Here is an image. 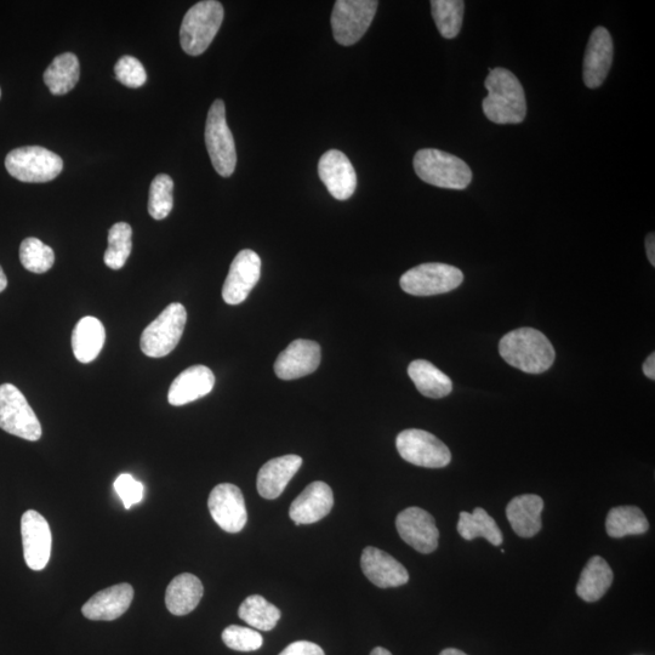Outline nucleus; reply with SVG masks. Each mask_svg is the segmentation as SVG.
I'll use <instances>...</instances> for the list:
<instances>
[{
	"mask_svg": "<svg viewBox=\"0 0 655 655\" xmlns=\"http://www.w3.org/2000/svg\"><path fill=\"white\" fill-rule=\"evenodd\" d=\"M488 96L482 102L484 115L495 124H520L527 116L524 89L515 73L506 68H489L484 82Z\"/></svg>",
	"mask_w": 655,
	"mask_h": 655,
	"instance_id": "1",
	"label": "nucleus"
},
{
	"mask_svg": "<svg viewBox=\"0 0 655 655\" xmlns=\"http://www.w3.org/2000/svg\"><path fill=\"white\" fill-rule=\"evenodd\" d=\"M499 353L511 367L527 374L546 372L556 358L551 341L533 328H520L504 335L499 343Z\"/></svg>",
	"mask_w": 655,
	"mask_h": 655,
	"instance_id": "2",
	"label": "nucleus"
},
{
	"mask_svg": "<svg viewBox=\"0 0 655 655\" xmlns=\"http://www.w3.org/2000/svg\"><path fill=\"white\" fill-rule=\"evenodd\" d=\"M413 165L421 180L441 189L461 191L471 184L469 165L452 153L424 148L415 155Z\"/></svg>",
	"mask_w": 655,
	"mask_h": 655,
	"instance_id": "3",
	"label": "nucleus"
},
{
	"mask_svg": "<svg viewBox=\"0 0 655 655\" xmlns=\"http://www.w3.org/2000/svg\"><path fill=\"white\" fill-rule=\"evenodd\" d=\"M224 7L216 0L199 2L187 11L180 28L181 47L186 54L199 56L212 44L224 21Z\"/></svg>",
	"mask_w": 655,
	"mask_h": 655,
	"instance_id": "4",
	"label": "nucleus"
},
{
	"mask_svg": "<svg viewBox=\"0 0 655 655\" xmlns=\"http://www.w3.org/2000/svg\"><path fill=\"white\" fill-rule=\"evenodd\" d=\"M5 168L16 180L42 184L58 178L64 162L56 153L39 146L16 148L5 158Z\"/></svg>",
	"mask_w": 655,
	"mask_h": 655,
	"instance_id": "5",
	"label": "nucleus"
},
{
	"mask_svg": "<svg viewBox=\"0 0 655 655\" xmlns=\"http://www.w3.org/2000/svg\"><path fill=\"white\" fill-rule=\"evenodd\" d=\"M205 145L216 173L222 178H230L235 173L237 152L235 139L227 125L226 107L222 100H216L208 112Z\"/></svg>",
	"mask_w": 655,
	"mask_h": 655,
	"instance_id": "6",
	"label": "nucleus"
},
{
	"mask_svg": "<svg viewBox=\"0 0 655 655\" xmlns=\"http://www.w3.org/2000/svg\"><path fill=\"white\" fill-rule=\"evenodd\" d=\"M186 322L187 312L184 305L174 303L165 307L161 315L148 324L142 333L141 351L151 358L168 356L180 343Z\"/></svg>",
	"mask_w": 655,
	"mask_h": 655,
	"instance_id": "7",
	"label": "nucleus"
},
{
	"mask_svg": "<svg viewBox=\"0 0 655 655\" xmlns=\"http://www.w3.org/2000/svg\"><path fill=\"white\" fill-rule=\"evenodd\" d=\"M0 429L31 442L42 437L41 421L24 393L11 384L0 385Z\"/></svg>",
	"mask_w": 655,
	"mask_h": 655,
	"instance_id": "8",
	"label": "nucleus"
},
{
	"mask_svg": "<svg viewBox=\"0 0 655 655\" xmlns=\"http://www.w3.org/2000/svg\"><path fill=\"white\" fill-rule=\"evenodd\" d=\"M464 282V273L457 267L429 262L404 273L400 284L403 292L414 296H432L452 292Z\"/></svg>",
	"mask_w": 655,
	"mask_h": 655,
	"instance_id": "9",
	"label": "nucleus"
},
{
	"mask_svg": "<svg viewBox=\"0 0 655 655\" xmlns=\"http://www.w3.org/2000/svg\"><path fill=\"white\" fill-rule=\"evenodd\" d=\"M375 0H338L332 13L333 36L344 47L361 41L378 10Z\"/></svg>",
	"mask_w": 655,
	"mask_h": 655,
	"instance_id": "10",
	"label": "nucleus"
},
{
	"mask_svg": "<svg viewBox=\"0 0 655 655\" xmlns=\"http://www.w3.org/2000/svg\"><path fill=\"white\" fill-rule=\"evenodd\" d=\"M396 447L398 453L408 463L427 469H442L452 460L451 451L446 444L424 430L402 431L397 436Z\"/></svg>",
	"mask_w": 655,
	"mask_h": 655,
	"instance_id": "11",
	"label": "nucleus"
},
{
	"mask_svg": "<svg viewBox=\"0 0 655 655\" xmlns=\"http://www.w3.org/2000/svg\"><path fill=\"white\" fill-rule=\"evenodd\" d=\"M208 508L214 521L227 533L241 532L248 521L246 501L235 484L222 483L209 495Z\"/></svg>",
	"mask_w": 655,
	"mask_h": 655,
	"instance_id": "12",
	"label": "nucleus"
},
{
	"mask_svg": "<svg viewBox=\"0 0 655 655\" xmlns=\"http://www.w3.org/2000/svg\"><path fill=\"white\" fill-rule=\"evenodd\" d=\"M260 276V256L250 249L239 252L232 261L229 275L222 288V298L225 303L233 306L244 303L260 281Z\"/></svg>",
	"mask_w": 655,
	"mask_h": 655,
	"instance_id": "13",
	"label": "nucleus"
},
{
	"mask_svg": "<svg viewBox=\"0 0 655 655\" xmlns=\"http://www.w3.org/2000/svg\"><path fill=\"white\" fill-rule=\"evenodd\" d=\"M398 534L404 543L420 554H431L438 548L440 531L435 518L420 508H408L396 518Z\"/></svg>",
	"mask_w": 655,
	"mask_h": 655,
	"instance_id": "14",
	"label": "nucleus"
},
{
	"mask_svg": "<svg viewBox=\"0 0 655 655\" xmlns=\"http://www.w3.org/2000/svg\"><path fill=\"white\" fill-rule=\"evenodd\" d=\"M21 534L27 566L42 571L48 565L53 544L48 521L37 511L28 510L21 518Z\"/></svg>",
	"mask_w": 655,
	"mask_h": 655,
	"instance_id": "15",
	"label": "nucleus"
},
{
	"mask_svg": "<svg viewBox=\"0 0 655 655\" xmlns=\"http://www.w3.org/2000/svg\"><path fill=\"white\" fill-rule=\"evenodd\" d=\"M613 39L607 28L598 26L592 31L585 50L583 79L586 87L600 88L613 64Z\"/></svg>",
	"mask_w": 655,
	"mask_h": 655,
	"instance_id": "16",
	"label": "nucleus"
},
{
	"mask_svg": "<svg viewBox=\"0 0 655 655\" xmlns=\"http://www.w3.org/2000/svg\"><path fill=\"white\" fill-rule=\"evenodd\" d=\"M318 174L330 195L338 201H346L356 191V170L341 151L330 150L324 153L318 163Z\"/></svg>",
	"mask_w": 655,
	"mask_h": 655,
	"instance_id": "17",
	"label": "nucleus"
},
{
	"mask_svg": "<svg viewBox=\"0 0 655 655\" xmlns=\"http://www.w3.org/2000/svg\"><path fill=\"white\" fill-rule=\"evenodd\" d=\"M321 363V346L315 341L299 339L279 353L275 373L279 379L295 380L316 372Z\"/></svg>",
	"mask_w": 655,
	"mask_h": 655,
	"instance_id": "18",
	"label": "nucleus"
},
{
	"mask_svg": "<svg viewBox=\"0 0 655 655\" xmlns=\"http://www.w3.org/2000/svg\"><path fill=\"white\" fill-rule=\"evenodd\" d=\"M361 567L370 582L381 589L398 588L409 580L408 571L402 563L372 546L363 550Z\"/></svg>",
	"mask_w": 655,
	"mask_h": 655,
	"instance_id": "19",
	"label": "nucleus"
},
{
	"mask_svg": "<svg viewBox=\"0 0 655 655\" xmlns=\"http://www.w3.org/2000/svg\"><path fill=\"white\" fill-rule=\"evenodd\" d=\"M334 505V494L327 483L312 482L290 506L289 516L299 524H312L329 515Z\"/></svg>",
	"mask_w": 655,
	"mask_h": 655,
	"instance_id": "20",
	"label": "nucleus"
},
{
	"mask_svg": "<svg viewBox=\"0 0 655 655\" xmlns=\"http://www.w3.org/2000/svg\"><path fill=\"white\" fill-rule=\"evenodd\" d=\"M134 598L133 586L119 584L101 590L85 603L82 613L95 622H112L128 611Z\"/></svg>",
	"mask_w": 655,
	"mask_h": 655,
	"instance_id": "21",
	"label": "nucleus"
},
{
	"mask_svg": "<svg viewBox=\"0 0 655 655\" xmlns=\"http://www.w3.org/2000/svg\"><path fill=\"white\" fill-rule=\"evenodd\" d=\"M215 385V375L208 367L192 366L170 385L168 401L172 406H185L209 395Z\"/></svg>",
	"mask_w": 655,
	"mask_h": 655,
	"instance_id": "22",
	"label": "nucleus"
},
{
	"mask_svg": "<svg viewBox=\"0 0 655 655\" xmlns=\"http://www.w3.org/2000/svg\"><path fill=\"white\" fill-rule=\"evenodd\" d=\"M303 465L299 455H284L272 459L261 467L258 475V492L262 498L273 500L287 488L290 480Z\"/></svg>",
	"mask_w": 655,
	"mask_h": 655,
	"instance_id": "23",
	"label": "nucleus"
},
{
	"mask_svg": "<svg viewBox=\"0 0 655 655\" xmlns=\"http://www.w3.org/2000/svg\"><path fill=\"white\" fill-rule=\"evenodd\" d=\"M544 511V500L535 494H523L512 499L506 508V517L512 529L522 538H532L540 532L541 514Z\"/></svg>",
	"mask_w": 655,
	"mask_h": 655,
	"instance_id": "24",
	"label": "nucleus"
},
{
	"mask_svg": "<svg viewBox=\"0 0 655 655\" xmlns=\"http://www.w3.org/2000/svg\"><path fill=\"white\" fill-rule=\"evenodd\" d=\"M203 594V584L196 575L180 574L173 579L165 592V605L170 613L181 617L195 611Z\"/></svg>",
	"mask_w": 655,
	"mask_h": 655,
	"instance_id": "25",
	"label": "nucleus"
},
{
	"mask_svg": "<svg viewBox=\"0 0 655 655\" xmlns=\"http://www.w3.org/2000/svg\"><path fill=\"white\" fill-rule=\"evenodd\" d=\"M105 340V327L98 318H82L72 333V350L77 361L84 364L95 361L105 345Z\"/></svg>",
	"mask_w": 655,
	"mask_h": 655,
	"instance_id": "26",
	"label": "nucleus"
},
{
	"mask_svg": "<svg viewBox=\"0 0 655 655\" xmlns=\"http://www.w3.org/2000/svg\"><path fill=\"white\" fill-rule=\"evenodd\" d=\"M613 571L605 558L594 556L583 569L577 585V594L585 602L601 600L613 584Z\"/></svg>",
	"mask_w": 655,
	"mask_h": 655,
	"instance_id": "27",
	"label": "nucleus"
},
{
	"mask_svg": "<svg viewBox=\"0 0 655 655\" xmlns=\"http://www.w3.org/2000/svg\"><path fill=\"white\" fill-rule=\"evenodd\" d=\"M409 378L421 395L429 398L447 397L453 391V383L447 374L425 360L414 361L408 367Z\"/></svg>",
	"mask_w": 655,
	"mask_h": 655,
	"instance_id": "28",
	"label": "nucleus"
},
{
	"mask_svg": "<svg viewBox=\"0 0 655 655\" xmlns=\"http://www.w3.org/2000/svg\"><path fill=\"white\" fill-rule=\"evenodd\" d=\"M81 77V66L76 55L65 53L56 56L47 71L44 72V83L53 95H65L76 87Z\"/></svg>",
	"mask_w": 655,
	"mask_h": 655,
	"instance_id": "29",
	"label": "nucleus"
},
{
	"mask_svg": "<svg viewBox=\"0 0 655 655\" xmlns=\"http://www.w3.org/2000/svg\"><path fill=\"white\" fill-rule=\"evenodd\" d=\"M458 532L465 540L484 538L494 546H500L504 540L497 522L482 508H476L472 514L461 512Z\"/></svg>",
	"mask_w": 655,
	"mask_h": 655,
	"instance_id": "30",
	"label": "nucleus"
},
{
	"mask_svg": "<svg viewBox=\"0 0 655 655\" xmlns=\"http://www.w3.org/2000/svg\"><path fill=\"white\" fill-rule=\"evenodd\" d=\"M609 537L624 538L628 535L645 534L649 523L643 511L637 506H618L609 511L606 521Z\"/></svg>",
	"mask_w": 655,
	"mask_h": 655,
	"instance_id": "31",
	"label": "nucleus"
},
{
	"mask_svg": "<svg viewBox=\"0 0 655 655\" xmlns=\"http://www.w3.org/2000/svg\"><path fill=\"white\" fill-rule=\"evenodd\" d=\"M238 615L250 628L260 631L275 629L281 619V611L260 595L247 597L239 607Z\"/></svg>",
	"mask_w": 655,
	"mask_h": 655,
	"instance_id": "32",
	"label": "nucleus"
},
{
	"mask_svg": "<svg viewBox=\"0 0 655 655\" xmlns=\"http://www.w3.org/2000/svg\"><path fill=\"white\" fill-rule=\"evenodd\" d=\"M432 17L437 30L447 39L458 37L463 27L465 3L463 0H432Z\"/></svg>",
	"mask_w": 655,
	"mask_h": 655,
	"instance_id": "33",
	"label": "nucleus"
},
{
	"mask_svg": "<svg viewBox=\"0 0 655 655\" xmlns=\"http://www.w3.org/2000/svg\"><path fill=\"white\" fill-rule=\"evenodd\" d=\"M133 229L127 222H118L108 232V248L104 261L112 270H121L133 249Z\"/></svg>",
	"mask_w": 655,
	"mask_h": 655,
	"instance_id": "34",
	"label": "nucleus"
},
{
	"mask_svg": "<svg viewBox=\"0 0 655 655\" xmlns=\"http://www.w3.org/2000/svg\"><path fill=\"white\" fill-rule=\"evenodd\" d=\"M20 260L26 270L41 275L54 266L55 253L41 239L30 237L21 243Z\"/></svg>",
	"mask_w": 655,
	"mask_h": 655,
	"instance_id": "35",
	"label": "nucleus"
},
{
	"mask_svg": "<svg viewBox=\"0 0 655 655\" xmlns=\"http://www.w3.org/2000/svg\"><path fill=\"white\" fill-rule=\"evenodd\" d=\"M174 181L167 174H159L152 181L148 213L155 220H163L172 213L174 207Z\"/></svg>",
	"mask_w": 655,
	"mask_h": 655,
	"instance_id": "36",
	"label": "nucleus"
},
{
	"mask_svg": "<svg viewBox=\"0 0 655 655\" xmlns=\"http://www.w3.org/2000/svg\"><path fill=\"white\" fill-rule=\"evenodd\" d=\"M222 641L233 651L254 652L261 648L264 639L260 632L243 628V626L231 625L222 632Z\"/></svg>",
	"mask_w": 655,
	"mask_h": 655,
	"instance_id": "37",
	"label": "nucleus"
},
{
	"mask_svg": "<svg viewBox=\"0 0 655 655\" xmlns=\"http://www.w3.org/2000/svg\"><path fill=\"white\" fill-rule=\"evenodd\" d=\"M115 73L118 81L128 88H140L147 81L145 67L133 56L127 55L119 59L115 66Z\"/></svg>",
	"mask_w": 655,
	"mask_h": 655,
	"instance_id": "38",
	"label": "nucleus"
},
{
	"mask_svg": "<svg viewBox=\"0 0 655 655\" xmlns=\"http://www.w3.org/2000/svg\"><path fill=\"white\" fill-rule=\"evenodd\" d=\"M118 497L122 499L124 508L130 509L144 498V486L129 474H122L115 482Z\"/></svg>",
	"mask_w": 655,
	"mask_h": 655,
	"instance_id": "39",
	"label": "nucleus"
},
{
	"mask_svg": "<svg viewBox=\"0 0 655 655\" xmlns=\"http://www.w3.org/2000/svg\"><path fill=\"white\" fill-rule=\"evenodd\" d=\"M279 655H326L323 652V649L309 641H298L289 645L284 651Z\"/></svg>",
	"mask_w": 655,
	"mask_h": 655,
	"instance_id": "40",
	"label": "nucleus"
},
{
	"mask_svg": "<svg viewBox=\"0 0 655 655\" xmlns=\"http://www.w3.org/2000/svg\"><path fill=\"white\" fill-rule=\"evenodd\" d=\"M646 253L649 262L655 266V237L654 233H649L646 239Z\"/></svg>",
	"mask_w": 655,
	"mask_h": 655,
	"instance_id": "41",
	"label": "nucleus"
},
{
	"mask_svg": "<svg viewBox=\"0 0 655 655\" xmlns=\"http://www.w3.org/2000/svg\"><path fill=\"white\" fill-rule=\"evenodd\" d=\"M643 373H645L648 379H655V355L652 353L651 356H648L645 363H643Z\"/></svg>",
	"mask_w": 655,
	"mask_h": 655,
	"instance_id": "42",
	"label": "nucleus"
},
{
	"mask_svg": "<svg viewBox=\"0 0 655 655\" xmlns=\"http://www.w3.org/2000/svg\"><path fill=\"white\" fill-rule=\"evenodd\" d=\"M8 287V279L7 276H5V273L2 269V266H0V293H3L5 289Z\"/></svg>",
	"mask_w": 655,
	"mask_h": 655,
	"instance_id": "43",
	"label": "nucleus"
},
{
	"mask_svg": "<svg viewBox=\"0 0 655 655\" xmlns=\"http://www.w3.org/2000/svg\"><path fill=\"white\" fill-rule=\"evenodd\" d=\"M440 655H467V654L459 651V649L447 648L444 649V651H442Z\"/></svg>",
	"mask_w": 655,
	"mask_h": 655,
	"instance_id": "44",
	"label": "nucleus"
},
{
	"mask_svg": "<svg viewBox=\"0 0 655 655\" xmlns=\"http://www.w3.org/2000/svg\"><path fill=\"white\" fill-rule=\"evenodd\" d=\"M370 655H392L391 652L387 651L385 648L377 647L373 649V652Z\"/></svg>",
	"mask_w": 655,
	"mask_h": 655,
	"instance_id": "45",
	"label": "nucleus"
},
{
	"mask_svg": "<svg viewBox=\"0 0 655 655\" xmlns=\"http://www.w3.org/2000/svg\"><path fill=\"white\" fill-rule=\"evenodd\" d=\"M0 96H2V90H0Z\"/></svg>",
	"mask_w": 655,
	"mask_h": 655,
	"instance_id": "46",
	"label": "nucleus"
}]
</instances>
